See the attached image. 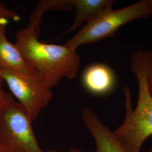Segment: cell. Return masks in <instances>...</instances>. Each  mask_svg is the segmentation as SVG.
<instances>
[{"label": "cell", "mask_w": 152, "mask_h": 152, "mask_svg": "<svg viewBox=\"0 0 152 152\" xmlns=\"http://www.w3.org/2000/svg\"><path fill=\"white\" fill-rule=\"evenodd\" d=\"M69 152H85L82 151L80 149H77V148H71V149L69 150Z\"/></svg>", "instance_id": "cell-15"}, {"label": "cell", "mask_w": 152, "mask_h": 152, "mask_svg": "<svg viewBox=\"0 0 152 152\" xmlns=\"http://www.w3.org/2000/svg\"><path fill=\"white\" fill-rule=\"evenodd\" d=\"M76 15L71 27L64 33L76 31L83 23H88L113 9L114 0H72Z\"/></svg>", "instance_id": "cell-9"}, {"label": "cell", "mask_w": 152, "mask_h": 152, "mask_svg": "<svg viewBox=\"0 0 152 152\" xmlns=\"http://www.w3.org/2000/svg\"><path fill=\"white\" fill-rule=\"evenodd\" d=\"M148 152H152V148L151 149V150H149V151H148Z\"/></svg>", "instance_id": "cell-17"}, {"label": "cell", "mask_w": 152, "mask_h": 152, "mask_svg": "<svg viewBox=\"0 0 152 152\" xmlns=\"http://www.w3.org/2000/svg\"><path fill=\"white\" fill-rule=\"evenodd\" d=\"M8 21L5 18L0 20V70L23 76L37 75L25 60L16 45L12 44L6 37V27Z\"/></svg>", "instance_id": "cell-7"}, {"label": "cell", "mask_w": 152, "mask_h": 152, "mask_svg": "<svg viewBox=\"0 0 152 152\" xmlns=\"http://www.w3.org/2000/svg\"><path fill=\"white\" fill-rule=\"evenodd\" d=\"M0 18L14 21H18L20 18L19 15L15 11L9 8L1 1H0Z\"/></svg>", "instance_id": "cell-11"}, {"label": "cell", "mask_w": 152, "mask_h": 152, "mask_svg": "<svg viewBox=\"0 0 152 152\" xmlns=\"http://www.w3.org/2000/svg\"><path fill=\"white\" fill-rule=\"evenodd\" d=\"M0 152H50L41 149L26 111L11 94L0 109Z\"/></svg>", "instance_id": "cell-3"}, {"label": "cell", "mask_w": 152, "mask_h": 152, "mask_svg": "<svg viewBox=\"0 0 152 152\" xmlns=\"http://www.w3.org/2000/svg\"><path fill=\"white\" fill-rule=\"evenodd\" d=\"M147 78L149 89L152 96V51H149L148 59Z\"/></svg>", "instance_id": "cell-12"}, {"label": "cell", "mask_w": 152, "mask_h": 152, "mask_svg": "<svg viewBox=\"0 0 152 152\" xmlns=\"http://www.w3.org/2000/svg\"><path fill=\"white\" fill-rule=\"evenodd\" d=\"M4 83L5 82L3 80V79L0 77V109L3 104L5 102L6 100L10 94V93L6 92L5 90L4 86Z\"/></svg>", "instance_id": "cell-13"}, {"label": "cell", "mask_w": 152, "mask_h": 152, "mask_svg": "<svg viewBox=\"0 0 152 152\" xmlns=\"http://www.w3.org/2000/svg\"><path fill=\"white\" fill-rule=\"evenodd\" d=\"M82 121L95 143L96 152H130L90 107L82 110Z\"/></svg>", "instance_id": "cell-6"}, {"label": "cell", "mask_w": 152, "mask_h": 152, "mask_svg": "<svg viewBox=\"0 0 152 152\" xmlns=\"http://www.w3.org/2000/svg\"><path fill=\"white\" fill-rule=\"evenodd\" d=\"M82 83L87 91L95 95H103L110 92L115 84L113 71L104 64L90 65L82 75Z\"/></svg>", "instance_id": "cell-8"}, {"label": "cell", "mask_w": 152, "mask_h": 152, "mask_svg": "<svg viewBox=\"0 0 152 152\" xmlns=\"http://www.w3.org/2000/svg\"><path fill=\"white\" fill-rule=\"evenodd\" d=\"M50 152H58L56 151H54V150H52V151H50Z\"/></svg>", "instance_id": "cell-16"}, {"label": "cell", "mask_w": 152, "mask_h": 152, "mask_svg": "<svg viewBox=\"0 0 152 152\" xmlns=\"http://www.w3.org/2000/svg\"><path fill=\"white\" fill-rule=\"evenodd\" d=\"M149 16L152 17V0H147Z\"/></svg>", "instance_id": "cell-14"}, {"label": "cell", "mask_w": 152, "mask_h": 152, "mask_svg": "<svg viewBox=\"0 0 152 152\" xmlns=\"http://www.w3.org/2000/svg\"><path fill=\"white\" fill-rule=\"evenodd\" d=\"M148 16L147 0H142L117 10L112 9L85 24L64 45L77 50L82 45L96 43L112 37L127 23Z\"/></svg>", "instance_id": "cell-4"}, {"label": "cell", "mask_w": 152, "mask_h": 152, "mask_svg": "<svg viewBox=\"0 0 152 152\" xmlns=\"http://www.w3.org/2000/svg\"><path fill=\"white\" fill-rule=\"evenodd\" d=\"M73 7L72 0H42L37 3L29 20L41 22L46 11H69Z\"/></svg>", "instance_id": "cell-10"}, {"label": "cell", "mask_w": 152, "mask_h": 152, "mask_svg": "<svg viewBox=\"0 0 152 152\" xmlns=\"http://www.w3.org/2000/svg\"><path fill=\"white\" fill-rule=\"evenodd\" d=\"M40 23L29 20L26 27L16 32L15 44L29 65L52 89L62 79L76 77L80 67L81 57L76 50L64 45L39 41Z\"/></svg>", "instance_id": "cell-1"}, {"label": "cell", "mask_w": 152, "mask_h": 152, "mask_svg": "<svg viewBox=\"0 0 152 152\" xmlns=\"http://www.w3.org/2000/svg\"><path fill=\"white\" fill-rule=\"evenodd\" d=\"M148 53L149 50L137 49L131 55L130 69L138 85L137 103L134 108L130 88L125 86V118L113 131L130 152H140L145 140L152 135V96L147 78Z\"/></svg>", "instance_id": "cell-2"}, {"label": "cell", "mask_w": 152, "mask_h": 152, "mask_svg": "<svg viewBox=\"0 0 152 152\" xmlns=\"http://www.w3.org/2000/svg\"><path fill=\"white\" fill-rule=\"evenodd\" d=\"M0 77L25 109L32 122L38 118L53 99L51 89L38 75L23 76L0 70Z\"/></svg>", "instance_id": "cell-5"}, {"label": "cell", "mask_w": 152, "mask_h": 152, "mask_svg": "<svg viewBox=\"0 0 152 152\" xmlns=\"http://www.w3.org/2000/svg\"><path fill=\"white\" fill-rule=\"evenodd\" d=\"M2 18H0V20H1Z\"/></svg>", "instance_id": "cell-18"}]
</instances>
